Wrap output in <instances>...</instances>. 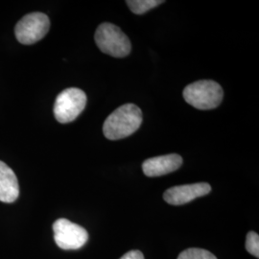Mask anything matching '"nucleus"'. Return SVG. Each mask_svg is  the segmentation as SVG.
Instances as JSON below:
<instances>
[{
    "instance_id": "10",
    "label": "nucleus",
    "mask_w": 259,
    "mask_h": 259,
    "mask_svg": "<svg viewBox=\"0 0 259 259\" xmlns=\"http://www.w3.org/2000/svg\"><path fill=\"white\" fill-rule=\"evenodd\" d=\"M164 1L162 0H128L126 1L131 11L136 15H143L151 9H154Z\"/></svg>"
},
{
    "instance_id": "2",
    "label": "nucleus",
    "mask_w": 259,
    "mask_h": 259,
    "mask_svg": "<svg viewBox=\"0 0 259 259\" xmlns=\"http://www.w3.org/2000/svg\"><path fill=\"white\" fill-rule=\"evenodd\" d=\"M222 87L214 81L203 80L188 84L184 91L186 103L198 110H212L223 100Z\"/></svg>"
},
{
    "instance_id": "11",
    "label": "nucleus",
    "mask_w": 259,
    "mask_h": 259,
    "mask_svg": "<svg viewBox=\"0 0 259 259\" xmlns=\"http://www.w3.org/2000/svg\"><path fill=\"white\" fill-rule=\"evenodd\" d=\"M178 259H217L216 256L208 250L203 249H188L179 255Z\"/></svg>"
},
{
    "instance_id": "6",
    "label": "nucleus",
    "mask_w": 259,
    "mask_h": 259,
    "mask_svg": "<svg viewBox=\"0 0 259 259\" xmlns=\"http://www.w3.org/2000/svg\"><path fill=\"white\" fill-rule=\"evenodd\" d=\"M53 232L56 244L63 250H78L89 239V233L83 227L65 218L53 224Z\"/></svg>"
},
{
    "instance_id": "9",
    "label": "nucleus",
    "mask_w": 259,
    "mask_h": 259,
    "mask_svg": "<svg viewBox=\"0 0 259 259\" xmlns=\"http://www.w3.org/2000/svg\"><path fill=\"white\" fill-rule=\"evenodd\" d=\"M19 185L15 172L0 160V202L12 204L19 198Z\"/></svg>"
},
{
    "instance_id": "4",
    "label": "nucleus",
    "mask_w": 259,
    "mask_h": 259,
    "mask_svg": "<svg viewBox=\"0 0 259 259\" xmlns=\"http://www.w3.org/2000/svg\"><path fill=\"white\" fill-rule=\"evenodd\" d=\"M87 105V95L80 89L70 88L60 93L54 104V115L60 123L74 121Z\"/></svg>"
},
{
    "instance_id": "5",
    "label": "nucleus",
    "mask_w": 259,
    "mask_h": 259,
    "mask_svg": "<svg viewBox=\"0 0 259 259\" xmlns=\"http://www.w3.org/2000/svg\"><path fill=\"white\" fill-rule=\"evenodd\" d=\"M50 28V20L46 14L31 13L19 20L15 34L20 44L34 45L46 37Z\"/></svg>"
},
{
    "instance_id": "8",
    "label": "nucleus",
    "mask_w": 259,
    "mask_h": 259,
    "mask_svg": "<svg viewBox=\"0 0 259 259\" xmlns=\"http://www.w3.org/2000/svg\"><path fill=\"white\" fill-rule=\"evenodd\" d=\"M182 164L183 158L180 155L170 154L146 159L142 164V170L147 177L163 176L176 171Z\"/></svg>"
},
{
    "instance_id": "7",
    "label": "nucleus",
    "mask_w": 259,
    "mask_h": 259,
    "mask_svg": "<svg viewBox=\"0 0 259 259\" xmlns=\"http://www.w3.org/2000/svg\"><path fill=\"white\" fill-rule=\"evenodd\" d=\"M210 191L211 186L206 183L178 185L167 189L163 194V199L172 205H182L208 194Z\"/></svg>"
},
{
    "instance_id": "12",
    "label": "nucleus",
    "mask_w": 259,
    "mask_h": 259,
    "mask_svg": "<svg viewBox=\"0 0 259 259\" xmlns=\"http://www.w3.org/2000/svg\"><path fill=\"white\" fill-rule=\"evenodd\" d=\"M246 250L255 257H259V236L256 232H250L247 234Z\"/></svg>"
},
{
    "instance_id": "1",
    "label": "nucleus",
    "mask_w": 259,
    "mask_h": 259,
    "mask_svg": "<svg viewBox=\"0 0 259 259\" xmlns=\"http://www.w3.org/2000/svg\"><path fill=\"white\" fill-rule=\"evenodd\" d=\"M141 123L142 111L139 107L134 104H125L106 119L103 133L110 140L125 139L136 133Z\"/></svg>"
},
{
    "instance_id": "13",
    "label": "nucleus",
    "mask_w": 259,
    "mask_h": 259,
    "mask_svg": "<svg viewBox=\"0 0 259 259\" xmlns=\"http://www.w3.org/2000/svg\"><path fill=\"white\" fill-rule=\"evenodd\" d=\"M120 259H144V255L140 250H130Z\"/></svg>"
},
{
    "instance_id": "3",
    "label": "nucleus",
    "mask_w": 259,
    "mask_h": 259,
    "mask_svg": "<svg viewBox=\"0 0 259 259\" xmlns=\"http://www.w3.org/2000/svg\"><path fill=\"white\" fill-rule=\"evenodd\" d=\"M94 38L103 53L115 58L129 55L132 49L129 37L121 31L120 28L109 22L98 26Z\"/></svg>"
}]
</instances>
